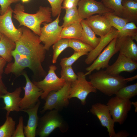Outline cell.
<instances>
[{"label":"cell","instance_id":"6da1fadb","mask_svg":"<svg viewBox=\"0 0 137 137\" xmlns=\"http://www.w3.org/2000/svg\"><path fill=\"white\" fill-rule=\"evenodd\" d=\"M22 32L20 38L15 42L14 50L21 54L42 65L44 60L46 50L41 43L39 37L28 28L21 27Z\"/></svg>","mask_w":137,"mask_h":137},{"label":"cell","instance_id":"7a4b0ae2","mask_svg":"<svg viewBox=\"0 0 137 137\" xmlns=\"http://www.w3.org/2000/svg\"><path fill=\"white\" fill-rule=\"evenodd\" d=\"M24 6L20 3L17 4L13 10V17L19 23V27L25 26L39 36L41 26L44 22L52 21L51 8L40 6L36 13L31 14L25 12Z\"/></svg>","mask_w":137,"mask_h":137},{"label":"cell","instance_id":"3957f363","mask_svg":"<svg viewBox=\"0 0 137 137\" xmlns=\"http://www.w3.org/2000/svg\"><path fill=\"white\" fill-rule=\"evenodd\" d=\"M89 78L95 89L110 96L115 95L120 89L127 85L128 82L126 78L122 76L111 75L103 70L90 74Z\"/></svg>","mask_w":137,"mask_h":137},{"label":"cell","instance_id":"277c9868","mask_svg":"<svg viewBox=\"0 0 137 137\" xmlns=\"http://www.w3.org/2000/svg\"><path fill=\"white\" fill-rule=\"evenodd\" d=\"M59 111L54 109L50 110L39 118L36 135L47 137L57 128H59L62 132L67 131L68 126Z\"/></svg>","mask_w":137,"mask_h":137},{"label":"cell","instance_id":"5b68a950","mask_svg":"<svg viewBox=\"0 0 137 137\" xmlns=\"http://www.w3.org/2000/svg\"><path fill=\"white\" fill-rule=\"evenodd\" d=\"M14 59V62L8 63L4 69V73L7 75L10 73L16 76L22 75L23 71L27 68H29L34 74L42 76H46V72L42 65L39 64L28 58L23 55L15 50L11 52Z\"/></svg>","mask_w":137,"mask_h":137},{"label":"cell","instance_id":"8992f818","mask_svg":"<svg viewBox=\"0 0 137 137\" xmlns=\"http://www.w3.org/2000/svg\"><path fill=\"white\" fill-rule=\"evenodd\" d=\"M71 82H66L64 85L57 91L50 92L44 99L45 102L41 111L44 113L53 109L60 111L69 104V95Z\"/></svg>","mask_w":137,"mask_h":137},{"label":"cell","instance_id":"52a82bcc","mask_svg":"<svg viewBox=\"0 0 137 137\" xmlns=\"http://www.w3.org/2000/svg\"><path fill=\"white\" fill-rule=\"evenodd\" d=\"M77 78L71 83L69 99L74 97L78 98L81 104L85 105L86 98L90 93H96L97 90L92 85L90 81L87 80L85 74L82 72L77 73Z\"/></svg>","mask_w":137,"mask_h":137},{"label":"cell","instance_id":"ba28073f","mask_svg":"<svg viewBox=\"0 0 137 137\" xmlns=\"http://www.w3.org/2000/svg\"><path fill=\"white\" fill-rule=\"evenodd\" d=\"M106 105L115 123L122 125L127 117L132 104L130 100L121 99L115 96L110 98Z\"/></svg>","mask_w":137,"mask_h":137},{"label":"cell","instance_id":"9c48e42d","mask_svg":"<svg viewBox=\"0 0 137 137\" xmlns=\"http://www.w3.org/2000/svg\"><path fill=\"white\" fill-rule=\"evenodd\" d=\"M60 14H59L55 20L51 22L42 24L43 26L41 28L39 39L44 44V48L46 50H48L52 45L60 39L62 27L59 25Z\"/></svg>","mask_w":137,"mask_h":137},{"label":"cell","instance_id":"30bf717a","mask_svg":"<svg viewBox=\"0 0 137 137\" xmlns=\"http://www.w3.org/2000/svg\"><path fill=\"white\" fill-rule=\"evenodd\" d=\"M57 69L55 65H50L49 67L48 74L43 79L33 82L43 91L41 96L42 99H44L50 92L57 91L60 89L66 82L64 80L58 77L56 74L55 71Z\"/></svg>","mask_w":137,"mask_h":137},{"label":"cell","instance_id":"8fae6325","mask_svg":"<svg viewBox=\"0 0 137 137\" xmlns=\"http://www.w3.org/2000/svg\"><path fill=\"white\" fill-rule=\"evenodd\" d=\"M22 75L25 78L26 84L23 87L24 91V95L20 104L21 111L34 106L39 101V98L43 92L41 89L31 81L26 73L23 72Z\"/></svg>","mask_w":137,"mask_h":137},{"label":"cell","instance_id":"7c38bea8","mask_svg":"<svg viewBox=\"0 0 137 137\" xmlns=\"http://www.w3.org/2000/svg\"><path fill=\"white\" fill-rule=\"evenodd\" d=\"M13 10L10 6L6 12L0 15V33L15 42L20 38L22 34L21 27L17 29L12 20Z\"/></svg>","mask_w":137,"mask_h":137},{"label":"cell","instance_id":"4fadbf2b","mask_svg":"<svg viewBox=\"0 0 137 137\" xmlns=\"http://www.w3.org/2000/svg\"><path fill=\"white\" fill-rule=\"evenodd\" d=\"M78 5V13L82 20L95 14H104L108 12H114L112 10L106 8L101 2L95 0H80Z\"/></svg>","mask_w":137,"mask_h":137},{"label":"cell","instance_id":"5bb4252c","mask_svg":"<svg viewBox=\"0 0 137 137\" xmlns=\"http://www.w3.org/2000/svg\"><path fill=\"white\" fill-rule=\"evenodd\" d=\"M90 112L96 116L101 126L107 129L110 137H114L116 133L114 129L115 122L112 119L107 106L100 103L93 104Z\"/></svg>","mask_w":137,"mask_h":137},{"label":"cell","instance_id":"9a60e30c","mask_svg":"<svg viewBox=\"0 0 137 137\" xmlns=\"http://www.w3.org/2000/svg\"><path fill=\"white\" fill-rule=\"evenodd\" d=\"M116 37L114 38L109 43L92 64L86 68L87 72L85 74V76L90 75L95 70L98 71L101 68H106L109 66L110 59L113 55L117 53L115 47Z\"/></svg>","mask_w":137,"mask_h":137},{"label":"cell","instance_id":"2e32d148","mask_svg":"<svg viewBox=\"0 0 137 137\" xmlns=\"http://www.w3.org/2000/svg\"><path fill=\"white\" fill-rule=\"evenodd\" d=\"M137 69L136 61L119 53L115 61L112 65H109L105 71L111 75L117 76L123 72L132 73Z\"/></svg>","mask_w":137,"mask_h":137},{"label":"cell","instance_id":"e0dca14e","mask_svg":"<svg viewBox=\"0 0 137 137\" xmlns=\"http://www.w3.org/2000/svg\"><path fill=\"white\" fill-rule=\"evenodd\" d=\"M85 20L95 34L100 37L107 34L112 27L108 19L104 14L93 15Z\"/></svg>","mask_w":137,"mask_h":137},{"label":"cell","instance_id":"ac0fdd59","mask_svg":"<svg viewBox=\"0 0 137 137\" xmlns=\"http://www.w3.org/2000/svg\"><path fill=\"white\" fill-rule=\"evenodd\" d=\"M115 47L117 52L137 61V45L131 37H116Z\"/></svg>","mask_w":137,"mask_h":137},{"label":"cell","instance_id":"d6986e66","mask_svg":"<svg viewBox=\"0 0 137 137\" xmlns=\"http://www.w3.org/2000/svg\"><path fill=\"white\" fill-rule=\"evenodd\" d=\"M118 33V31L112 27L110 31L107 34L100 37V39L97 45L87 55L85 60V63L87 64L92 63L103 49L113 39L117 37Z\"/></svg>","mask_w":137,"mask_h":137},{"label":"cell","instance_id":"ffe728a7","mask_svg":"<svg viewBox=\"0 0 137 137\" xmlns=\"http://www.w3.org/2000/svg\"><path fill=\"white\" fill-rule=\"evenodd\" d=\"M40 104L39 101L33 107L22 111L27 113L28 115L27 125L24 127V133L26 137H35L36 136L39 118L37 113Z\"/></svg>","mask_w":137,"mask_h":137},{"label":"cell","instance_id":"44dd1931","mask_svg":"<svg viewBox=\"0 0 137 137\" xmlns=\"http://www.w3.org/2000/svg\"><path fill=\"white\" fill-rule=\"evenodd\" d=\"M22 91L21 88L19 87L12 92H8L1 97L5 105L2 108L6 111V117L9 116L11 112L21 111L19 105L22 98L20 97Z\"/></svg>","mask_w":137,"mask_h":137},{"label":"cell","instance_id":"7402d4cb","mask_svg":"<svg viewBox=\"0 0 137 137\" xmlns=\"http://www.w3.org/2000/svg\"><path fill=\"white\" fill-rule=\"evenodd\" d=\"M82 28L80 22H75L62 28L60 39H77L81 40Z\"/></svg>","mask_w":137,"mask_h":137},{"label":"cell","instance_id":"603a6c76","mask_svg":"<svg viewBox=\"0 0 137 137\" xmlns=\"http://www.w3.org/2000/svg\"><path fill=\"white\" fill-rule=\"evenodd\" d=\"M81 24L82 28L81 40L94 48L98 44L100 38H98L88 26L85 19L82 20Z\"/></svg>","mask_w":137,"mask_h":137},{"label":"cell","instance_id":"cb8c5ba5","mask_svg":"<svg viewBox=\"0 0 137 137\" xmlns=\"http://www.w3.org/2000/svg\"><path fill=\"white\" fill-rule=\"evenodd\" d=\"M121 17L135 23L137 21V1L123 0Z\"/></svg>","mask_w":137,"mask_h":137},{"label":"cell","instance_id":"d4e9b609","mask_svg":"<svg viewBox=\"0 0 137 137\" xmlns=\"http://www.w3.org/2000/svg\"><path fill=\"white\" fill-rule=\"evenodd\" d=\"M15 42L2 35L0 40V56L8 63L12 59L11 52L15 47Z\"/></svg>","mask_w":137,"mask_h":137},{"label":"cell","instance_id":"484cf974","mask_svg":"<svg viewBox=\"0 0 137 137\" xmlns=\"http://www.w3.org/2000/svg\"><path fill=\"white\" fill-rule=\"evenodd\" d=\"M115 95L119 98L130 100L137 95V83L121 88Z\"/></svg>","mask_w":137,"mask_h":137},{"label":"cell","instance_id":"4316f807","mask_svg":"<svg viewBox=\"0 0 137 137\" xmlns=\"http://www.w3.org/2000/svg\"><path fill=\"white\" fill-rule=\"evenodd\" d=\"M6 118L4 123L0 126V137H12L15 129L16 122L9 116Z\"/></svg>","mask_w":137,"mask_h":137},{"label":"cell","instance_id":"83f0119b","mask_svg":"<svg viewBox=\"0 0 137 137\" xmlns=\"http://www.w3.org/2000/svg\"><path fill=\"white\" fill-rule=\"evenodd\" d=\"M104 14L107 18L112 27L118 31L129 22L127 19L116 15L114 12H108Z\"/></svg>","mask_w":137,"mask_h":137},{"label":"cell","instance_id":"f1b7e54d","mask_svg":"<svg viewBox=\"0 0 137 137\" xmlns=\"http://www.w3.org/2000/svg\"><path fill=\"white\" fill-rule=\"evenodd\" d=\"M129 36L137 41V27L133 22H128L119 31L117 37Z\"/></svg>","mask_w":137,"mask_h":137},{"label":"cell","instance_id":"f546056e","mask_svg":"<svg viewBox=\"0 0 137 137\" xmlns=\"http://www.w3.org/2000/svg\"><path fill=\"white\" fill-rule=\"evenodd\" d=\"M63 19V22L61 26L63 27L75 22H80L82 20L80 18L77 7L66 9Z\"/></svg>","mask_w":137,"mask_h":137},{"label":"cell","instance_id":"4dcf8cb0","mask_svg":"<svg viewBox=\"0 0 137 137\" xmlns=\"http://www.w3.org/2000/svg\"><path fill=\"white\" fill-rule=\"evenodd\" d=\"M69 39H61L53 45V55L52 62L53 64L56 63L59 55L65 49L69 47Z\"/></svg>","mask_w":137,"mask_h":137},{"label":"cell","instance_id":"1f68e13d","mask_svg":"<svg viewBox=\"0 0 137 137\" xmlns=\"http://www.w3.org/2000/svg\"><path fill=\"white\" fill-rule=\"evenodd\" d=\"M69 47L73 49L74 52L88 53L93 49L90 45L77 39H69Z\"/></svg>","mask_w":137,"mask_h":137},{"label":"cell","instance_id":"d6a6232c","mask_svg":"<svg viewBox=\"0 0 137 137\" xmlns=\"http://www.w3.org/2000/svg\"><path fill=\"white\" fill-rule=\"evenodd\" d=\"M123 0H101V1L107 8L113 10L116 15L121 17Z\"/></svg>","mask_w":137,"mask_h":137},{"label":"cell","instance_id":"836d02e7","mask_svg":"<svg viewBox=\"0 0 137 137\" xmlns=\"http://www.w3.org/2000/svg\"><path fill=\"white\" fill-rule=\"evenodd\" d=\"M88 53L84 52H74V54L70 57L62 58L60 60V65L62 68L72 66L79 58L83 56L87 55Z\"/></svg>","mask_w":137,"mask_h":137},{"label":"cell","instance_id":"e575fe53","mask_svg":"<svg viewBox=\"0 0 137 137\" xmlns=\"http://www.w3.org/2000/svg\"><path fill=\"white\" fill-rule=\"evenodd\" d=\"M61 78L66 82H72L76 80L77 76L74 72L72 66L62 68L60 72Z\"/></svg>","mask_w":137,"mask_h":137},{"label":"cell","instance_id":"d590c367","mask_svg":"<svg viewBox=\"0 0 137 137\" xmlns=\"http://www.w3.org/2000/svg\"><path fill=\"white\" fill-rule=\"evenodd\" d=\"M51 6L52 15L55 17L60 14L62 9V4L64 0H47Z\"/></svg>","mask_w":137,"mask_h":137},{"label":"cell","instance_id":"8d00e7d4","mask_svg":"<svg viewBox=\"0 0 137 137\" xmlns=\"http://www.w3.org/2000/svg\"><path fill=\"white\" fill-rule=\"evenodd\" d=\"M24 127L23 118L22 116H20L19 118V123L12 137H25L24 132Z\"/></svg>","mask_w":137,"mask_h":137},{"label":"cell","instance_id":"74e56055","mask_svg":"<svg viewBox=\"0 0 137 137\" xmlns=\"http://www.w3.org/2000/svg\"><path fill=\"white\" fill-rule=\"evenodd\" d=\"M20 0H0L1 11L0 14L2 15L6 11L8 7L12 3L19 2Z\"/></svg>","mask_w":137,"mask_h":137},{"label":"cell","instance_id":"f35d334b","mask_svg":"<svg viewBox=\"0 0 137 137\" xmlns=\"http://www.w3.org/2000/svg\"><path fill=\"white\" fill-rule=\"evenodd\" d=\"M80 0H64L62 9H66L77 7Z\"/></svg>","mask_w":137,"mask_h":137},{"label":"cell","instance_id":"ab89813d","mask_svg":"<svg viewBox=\"0 0 137 137\" xmlns=\"http://www.w3.org/2000/svg\"><path fill=\"white\" fill-rule=\"evenodd\" d=\"M2 74L0 73V98L1 96L8 92L6 87L2 80Z\"/></svg>","mask_w":137,"mask_h":137},{"label":"cell","instance_id":"60d3db41","mask_svg":"<svg viewBox=\"0 0 137 137\" xmlns=\"http://www.w3.org/2000/svg\"><path fill=\"white\" fill-rule=\"evenodd\" d=\"M129 135V133L126 130H121L116 133L114 137H127Z\"/></svg>","mask_w":137,"mask_h":137},{"label":"cell","instance_id":"b9f144b4","mask_svg":"<svg viewBox=\"0 0 137 137\" xmlns=\"http://www.w3.org/2000/svg\"><path fill=\"white\" fill-rule=\"evenodd\" d=\"M7 62L3 58L0 56V73L2 74L4 68Z\"/></svg>","mask_w":137,"mask_h":137},{"label":"cell","instance_id":"7bdbcfd3","mask_svg":"<svg viewBox=\"0 0 137 137\" xmlns=\"http://www.w3.org/2000/svg\"><path fill=\"white\" fill-rule=\"evenodd\" d=\"M137 78V75H136L132 77L126 78V79L127 82H128L130 81H133L136 79Z\"/></svg>","mask_w":137,"mask_h":137},{"label":"cell","instance_id":"ee69618b","mask_svg":"<svg viewBox=\"0 0 137 137\" xmlns=\"http://www.w3.org/2000/svg\"><path fill=\"white\" fill-rule=\"evenodd\" d=\"M132 105H133L135 107V112H137V102L136 101L135 102H131Z\"/></svg>","mask_w":137,"mask_h":137},{"label":"cell","instance_id":"f6af8a7d","mask_svg":"<svg viewBox=\"0 0 137 137\" xmlns=\"http://www.w3.org/2000/svg\"><path fill=\"white\" fill-rule=\"evenodd\" d=\"M23 3H27L29 2L30 0H21Z\"/></svg>","mask_w":137,"mask_h":137},{"label":"cell","instance_id":"bcb514c9","mask_svg":"<svg viewBox=\"0 0 137 137\" xmlns=\"http://www.w3.org/2000/svg\"><path fill=\"white\" fill-rule=\"evenodd\" d=\"M2 35L0 33V40L1 39Z\"/></svg>","mask_w":137,"mask_h":137},{"label":"cell","instance_id":"7dc6e473","mask_svg":"<svg viewBox=\"0 0 137 137\" xmlns=\"http://www.w3.org/2000/svg\"><path fill=\"white\" fill-rule=\"evenodd\" d=\"M1 8H0V13H1Z\"/></svg>","mask_w":137,"mask_h":137},{"label":"cell","instance_id":"c3c4849f","mask_svg":"<svg viewBox=\"0 0 137 137\" xmlns=\"http://www.w3.org/2000/svg\"><path fill=\"white\" fill-rule=\"evenodd\" d=\"M134 0L137 1V0Z\"/></svg>","mask_w":137,"mask_h":137}]
</instances>
